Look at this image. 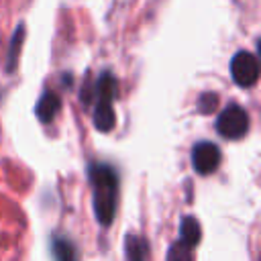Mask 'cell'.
<instances>
[{
  "label": "cell",
  "instance_id": "cell-3",
  "mask_svg": "<svg viewBox=\"0 0 261 261\" xmlns=\"http://www.w3.org/2000/svg\"><path fill=\"white\" fill-rule=\"evenodd\" d=\"M216 130L224 139H241L249 130V114L239 104H228L216 118Z\"/></svg>",
  "mask_w": 261,
  "mask_h": 261
},
{
  "label": "cell",
  "instance_id": "cell-11",
  "mask_svg": "<svg viewBox=\"0 0 261 261\" xmlns=\"http://www.w3.org/2000/svg\"><path fill=\"white\" fill-rule=\"evenodd\" d=\"M167 261H194L192 259V247H188L181 241H175L167 251Z\"/></svg>",
  "mask_w": 261,
  "mask_h": 261
},
{
  "label": "cell",
  "instance_id": "cell-1",
  "mask_svg": "<svg viewBox=\"0 0 261 261\" xmlns=\"http://www.w3.org/2000/svg\"><path fill=\"white\" fill-rule=\"evenodd\" d=\"M88 179L92 188V206L94 216L100 226H110L118 206V171L110 163L94 161L88 167Z\"/></svg>",
  "mask_w": 261,
  "mask_h": 261
},
{
  "label": "cell",
  "instance_id": "cell-5",
  "mask_svg": "<svg viewBox=\"0 0 261 261\" xmlns=\"http://www.w3.org/2000/svg\"><path fill=\"white\" fill-rule=\"evenodd\" d=\"M222 153L212 141H200L192 147V167L200 175H208L218 169Z\"/></svg>",
  "mask_w": 261,
  "mask_h": 261
},
{
  "label": "cell",
  "instance_id": "cell-12",
  "mask_svg": "<svg viewBox=\"0 0 261 261\" xmlns=\"http://www.w3.org/2000/svg\"><path fill=\"white\" fill-rule=\"evenodd\" d=\"M214 106H216V94H202V98H200V110L204 114H210L214 110Z\"/></svg>",
  "mask_w": 261,
  "mask_h": 261
},
{
  "label": "cell",
  "instance_id": "cell-2",
  "mask_svg": "<svg viewBox=\"0 0 261 261\" xmlns=\"http://www.w3.org/2000/svg\"><path fill=\"white\" fill-rule=\"evenodd\" d=\"M116 77L110 71H102L96 82V108H94V126L102 133L114 126L112 102L116 98Z\"/></svg>",
  "mask_w": 261,
  "mask_h": 261
},
{
  "label": "cell",
  "instance_id": "cell-6",
  "mask_svg": "<svg viewBox=\"0 0 261 261\" xmlns=\"http://www.w3.org/2000/svg\"><path fill=\"white\" fill-rule=\"evenodd\" d=\"M49 247H51V257H53V261H80L77 245H75L67 234L53 232Z\"/></svg>",
  "mask_w": 261,
  "mask_h": 261
},
{
  "label": "cell",
  "instance_id": "cell-9",
  "mask_svg": "<svg viewBox=\"0 0 261 261\" xmlns=\"http://www.w3.org/2000/svg\"><path fill=\"white\" fill-rule=\"evenodd\" d=\"M200 237H202V228H200L198 218L184 216L181 222H179V237H177V241H181V243H186L188 247L194 249L200 243Z\"/></svg>",
  "mask_w": 261,
  "mask_h": 261
},
{
  "label": "cell",
  "instance_id": "cell-10",
  "mask_svg": "<svg viewBox=\"0 0 261 261\" xmlns=\"http://www.w3.org/2000/svg\"><path fill=\"white\" fill-rule=\"evenodd\" d=\"M22 39H24V24H18V31L12 35V41H10V49H8V57H6V71L14 69V61H16L18 49L22 45Z\"/></svg>",
  "mask_w": 261,
  "mask_h": 261
},
{
  "label": "cell",
  "instance_id": "cell-8",
  "mask_svg": "<svg viewBox=\"0 0 261 261\" xmlns=\"http://www.w3.org/2000/svg\"><path fill=\"white\" fill-rule=\"evenodd\" d=\"M149 257V243L139 234L124 237V261H147Z\"/></svg>",
  "mask_w": 261,
  "mask_h": 261
},
{
  "label": "cell",
  "instance_id": "cell-7",
  "mask_svg": "<svg viewBox=\"0 0 261 261\" xmlns=\"http://www.w3.org/2000/svg\"><path fill=\"white\" fill-rule=\"evenodd\" d=\"M59 108H61L59 96H57L55 92H51V90H45V92L41 94V98L37 100L35 114H37V118H39L41 122H51V120L55 118V114L59 112Z\"/></svg>",
  "mask_w": 261,
  "mask_h": 261
},
{
  "label": "cell",
  "instance_id": "cell-4",
  "mask_svg": "<svg viewBox=\"0 0 261 261\" xmlns=\"http://www.w3.org/2000/svg\"><path fill=\"white\" fill-rule=\"evenodd\" d=\"M230 75L237 86L251 88L259 80V59L249 51H237L230 59Z\"/></svg>",
  "mask_w": 261,
  "mask_h": 261
}]
</instances>
